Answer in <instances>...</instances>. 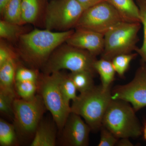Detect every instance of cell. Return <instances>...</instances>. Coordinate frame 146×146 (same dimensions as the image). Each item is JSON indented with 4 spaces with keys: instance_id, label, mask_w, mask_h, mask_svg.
Masks as SVG:
<instances>
[{
    "instance_id": "cell-3",
    "label": "cell",
    "mask_w": 146,
    "mask_h": 146,
    "mask_svg": "<svg viewBox=\"0 0 146 146\" xmlns=\"http://www.w3.org/2000/svg\"><path fill=\"white\" fill-rule=\"evenodd\" d=\"M132 106L121 100H112L103 119L102 126L117 138H138L143 129Z\"/></svg>"
},
{
    "instance_id": "cell-6",
    "label": "cell",
    "mask_w": 146,
    "mask_h": 146,
    "mask_svg": "<svg viewBox=\"0 0 146 146\" xmlns=\"http://www.w3.org/2000/svg\"><path fill=\"white\" fill-rule=\"evenodd\" d=\"M37 92L42 97L46 109L50 112L58 129L61 131L71 108L60 91L58 72L50 74H40Z\"/></svg>"
},
{
    "instance_id": "cell-5",
    "label": "cell",
    "mask_w": 146,
    "mask_h": 146,
    "mask_svg": "<svg viewBox=\"0 0 146 146\" xmlns=\"http://www.w3.org/2000/svg\"><path fill=\"white\" fill-rule=\"evenodd\" d=\"M141 27V23L122 21L110 30L104 35V47L101 58L111 61L119 55L136 52Z\"/></svg>"
},
{
    "instance_id": "cell-15",
    "label": "cell",
    "mask_w": 146,
    "mask_h": 146,
    "mask_svg": "<svg viewBox=\"0 0 146 146\" xmlns=\"http://www.w3.org/2000/svg\"><path fill=\"white\" fill-rule=\"evenodd\" d=\"M112 5L123 21L128 23H140V11L133 0H105Z\"/></svg>"
},
{
    "instance_id": "cell-27",
    "label": "cell",
    "mask_w": 146,
    "mask_h": 146,
    "mask_svg": "<svg viewBox=\"0 0 146 146\" xmlns=\"http://www.w3.org/2000/svg\"><path fill=\"white\" fill-rule=\"evenodd\" d=\"M17 98L16 95L0 91V112L2 115L13 119V102Z\"/></svg>"
},
{
    "instance_id": "cell-12",
    "label": "cell",
    "mask_w": 146,
    "mask_h": 146,
    "mask_svg": "<svg viewBox=\"0 0 146 146\" xmlns=\"http://www.w3.org/2000/svg\"><path fill=\"white\" fill-rule=\"evenodd\" d=\"M66 43L86 50L95 56L101 55L104 47V35L85 29H75Z\"/></svg>"
},
{
    "instance_id": "cell-26",
    "label": "cell",
    "mask_w": 146,
    "mask_h": 146,
    "mask_svg": "<svg viewBox=\"0 0 146 146\" xmlns=\"http://www.w3.org/2000/svg\"><path fill=\"white\" fill-rule=\"evenodd\" d=\"M40 75L37 69H29L19 64L16 69L15 81H30L38 83Z\"/></svg>"
},
{
    "instance_id": "cell-29",
    "label": "cell",
    "mask_w": 146,
    "mask_h": 146,
    "mask_svg": "<svg viewBox=\"0 0 146 146\" xmlns=\"http://www.w3.org/2000/svg\"><path fill=\"white\" fill-rule=\"evenodd\" d=\"M100 138L98 146H114L117 145L119 138L107 129L102 126L100 129Z\"/></svg>"
},
{
    "instance_id": "cell-19",
    "label": "cell",
    "mask_w": 146,
    "mask_h": 146,
    "mask_svg": "<svg viewBox=\"0 0 146 146\" xmlns=\"http://www.w3.org/2000/svg\"><path fill=\"white\" fill-rule=\"evenodd\" d=\"M23 25L10 23L4 20L0 21V37L1 39L10 42L19 40L21 35L27 33Z\"/></svg>"
},
{
    "instance_id": "cell-31",
    "label": "cell",
    "mask_w": 146,
    "mask_h": 146,
    "mask_svg": "<svg viewBox=\"0 0 146 146\" xmlns=\"http://www.w3.org/2000/svg\"><path fill=\"white\" fill-rule=\"evenodd\" d=\"M129 138H123L119 139L117 145L119 146H133V144L129 140Z\"/></svg>"
},
{
    "instance_id": "cell-32",
    "label": "cell",
    "mask_w": 146,
    "mask_h": 146,
    "mask_svg": "<svg viewBox=\"0 0 146 146\" xmlns=\"http://www.w3.org/2000/svg\"><path fill=\"white\" fill-rule=\"evenodd\" d=\"M10 0H0V13L1 14L7 3Z\"/></svg>"
},
{
    "instance_id": "cell-8",
    "label": "cell",
    "mask_w": 146,
    "mask_h": 146,
    "mask_svg": "<svg viewBox=\"0 0 146 146\" xmlns=\"http://www.w3.org/2000/svg\"><path fill=\"white\" fill-rule=\"evenodd\" d=\"M84 10L77 0H52L45 8V28L57 31L75 28Z\"/></svg>"
},
{
    "instance_id": "cell-17",
    "label": "cell",
    "mask_w": 146,
    "mask_h": 146,
    "mask_svg": "<svg viewBox=\"0 0 146 146\" xmlns=\"http://www.w3.org/2000/svg\"><path fill=\"white\" fill-rule=\"evenodd\" d=\"M45 0H22L23 20L25 24H33L39 18Z\"/></svg>"
},
{
    "instance_id": "cell-1",
    "label": "cell",
    "mask_w": 146,
    "mask_h": 146,
    "mask_svg": "<svg viewBox=\"0 0 146 146\" xmlns=\"http://www.w3.org/2000/svg\"><path fill=\"white\" fill-rule=\"evenodd\" d=\"M74 31L35 29L27 32L18 40V55L32 68L42 69L55 50L66 42Z\"/></svg>"
},
{
    "instance_id": "cell-9",
    "label": "cell",
    "mask_w": 146,
    "mask_h": 146,
    "mask_svg": "<svg viewBox=\"0 0 146 146\" xmlns=\"http://www.w3.org/2000/svg\"><path fill=\"white\" fill-rule=\"evenodd\" d=\"M122 21L117 11L105 1L85 9L75 29L89 30L104 35Z\"/></svg>"
},
{
    "instance_id": "cell-13",
    "label": "cell",
    "mask_w": 146,
    "mask_h": 146,
    "mask_svg": "<svg viewBox=\"0 0 146 146\" xmlns=\"http://www.w3.org/2000/svg\"><path fill=\"white\" fill-rule=\"evenodd\" d=\"M42 119L33 136L31 146H55L56 145V129L54 124Z\"/></svg>"
},
{
    "instance_id": "cell-25",
    "label": "cell",
    "mask_w": 146,
    "mask_h": 146,
    "mask_svg": "<svg viewBox=\"0 0 146 146\" xmlns=\"http://www.w3.org/2000/svg\"><path fill=\"white\" fill-rule=\"evenodd\" d=\"M136 2L140 11L141 23L143 28L144 39L143 45L137 49L136 52L146 64V0H136Z\"/></svg>"
},
{
    "instance_id": "cell-4",
    "label": "cell",
    "mask_w": 146,
    "mask_h": 146,
    "mask_svg": "<svg viewBox=\"0 0 146 146\" xmlns=\"http://www.w3.org/2000/svg\"><path fill=\"white\" fill-rule=\"evenodd\" d=\"M96 57L86 50L65 42L55 50L42 69L43 73L47 74L63 70L71 72L87 71L95 74Z\"/></svg>"
},
{
    "instance_id": "cell-28",
    "label": "cell",
    "mask_w": 146,
    "mask_h": 146,
    "mask_svg": "<svg viewBox=\"0 0 146 146\" xmlns=\"http://www.w3.org/2000/svg\"><path fill=\"white\" fill-rule=\"evenodd\" d=\"M18 53L16 52L4 39H1L0 42V65L11 59H18Z\"/></svg>"
},
{
    "instance_id": "cell-18",
    "label": "cell",
    "mask_w": 146,
    "mask_h": 146,
    "mask_svg": "<svg viewBox=\"0 0 146 146\" xmlns=\"http://www.w3.org/2000/svg\"><path fill=\"white\" fill-rule=\"evenodd\" d=\"M1 14L4 21L18 25L25 24L23 18L22 0H10Z\"/></svg>"
},
{
    "instance_id": "cell-33",
    "label": "cell",
    "mask_w": 146,
    "mask_h": 146,
    "mask_svg": "<svg viewBox=\"0 0 146 146\" xmlns=\"http://www.w3.org/2000/svg\"><path fill=\"white\" fill-rule=\"evenodd\" d=\"M143 134L144 138L146 141V122L144 124V127L143 129Z\"/></svg>"
},
{
    "instance_id": "cell-22",
    "label": "cell",
    "mask_w": 146,
    "mask_h": 146,
    "mask_svg": "<svg viewBox=\"0 0 146 146\" xmlns=\"http://www.w3.org/2000/svg\"><path fill=\"white\" fill-rule=\"evenodd\" d=\"M17 132L14 125L0 119V146H13L18 145Z\"/></svg>"
},
{
    "instance_id": "cell-7",
    "label": "cell",
    "mask_w": 146,
    "mask_h": 146,
    "mask_svg": "<svg viewBox=\"0 0 146 146\" xmlns=\"http://www.w3.org/2000/svg\"><path fill=\"white\" fill-rule=\"evenodd\" d=\"M46 110L42 97L39 94L28 100L19 98L15 99L13 120L17 134L23 137L34 136Z\"/></svg>"
},
{
    "instance_id": "cell-16",
    "label": "cell",
    "mask_w": 146,
    "mask_h": 146,
    "mask_svg": "<svg viewBox=\"0 0 146 146\" xmlns=\"http://www.w3.org/2000/svg\"><path fill=\"white\" fill-rule=\"evenodd\" d=\"M94 68L100 77L102 87L104 89H111L116 73L111 61L103 58L97 59L94 64Z\"/></svg>"
},
{
    "instance_id": "cell-20",
    "label": "cell",
    "mask_w": 146,
    "mask_h": 146,
    "mask_svg": "<svg viewBox=\"0 0 146 146\" xmlns=\"http://www.w3.org/2000/svg\"><path fill=\"white\" fill-rule=\"evenodd\" d=\"M68 74L80 93L86 92L95 86L94 80L95 74L94 73L81 71L71 72Z\"/></svg>"
},
{
    "instance_id": "cell-23",
    "label": "cell",
    "mask_w": 146,
    "mask_h": 146,
    "mask_svg": "<svg viewBox=\"0 0 146 146\" xmlns=\"http://www.w3.org/2000/svg\"><path fill=\"white\" fill-rule=\"evenodd\" d=\"M38 83L33 82H16L15 89L18 98L24 100L34 98L38 91Z\"/></svg>"
},
{
    "instance_id": "cell-11",
    "label": "cell",
    "mask_w": 146,
    "mask_h": 146,
    "mask_svg": "<svg viewBox=\"0 0 146 146\" xmlns=\"http://www.w3.org/2000/svg\"><path fill=\"white\" fill-rule=\"evenodd\" d=\"M91 131L89 126L80 116L71 112L60 131V145L88 146Z\"/></svg>"
},
{
    "instance_id": "cell-30",
    "label": "cell",
    "mask_w": 146,
    "mask_h": 146,
    "mask_svg": "<svg viewBox=\"0 0 146 146\" xmlns=\"http://www.w3.org/2000/svg\"><path fill=\"white\" fill-rule=\"evenodd\" d=\"M84 9L91 7L105 1V0H77Z\"/></svg>"
},
{
    "instance_id": "cell-2",
    "label": "cell",
    "mask_w": 146,
    "mask_h": 146,
    "mask_svg": "<svg viewBox=\"0 0 146 146\" xmlns=\"http://www.w3.org/2000/svg\"><path fill=\"white\" fill-rule=\"evenodd\" d=\"M112 100L111 89H104L102 85L80 93L72 101L71 112L80 116L94 131L100 130L103 119Z\"/></svg>"
},
{
    "instance_id": "cell-24",
    "label": "cell",
    "mask_w": 146,
    "mask_h": 146,
    "mask_svg": "<svg viewBox=\"0 0 146 146\" xmlns=\"http://www.w3.org/2000/svg\"><path fill=\"white\" fill-rule=\"evenodd\" d=\"M137 53L119 55L111 60L116 73L121 77L124 76L131 62L138 56Z\"/></svg>"
},
{
    "instance_id": "cell-21",
    "label": "cell",
    "mask_w": 146,
    "mask_h": 146,
    "mask_svg": "<svg viewBox=\"0 0 146 146\" xmlns=\"http://www.w3.org/2000/svg\"><path fill=\"white\" fill-rule=\"evenodd\" d=\"M58 84L60 91L65 101L70 104L77 97V90L74 84L68 74H63L60 71L58 72Z\"/></svg>"
},
{
    "instance_id": "cell-10",
    "label": "cell",
    "mask_w": 146,
    "mask_h": 146,
    "mask_svg": "<svg viewBox=\"0 0 146 146\" xmlns=\"http://www.w3.org/2000/svg\"><path fill=\"white\" fill-rule=\"evenodd\" d=\"M112 100L130 104L138 111L146 107V64L142 61L131 81L116 86L111 91Z\"/></svg>"
},
{
    "instance_id": "cell-14",
    "label": "cell",
    "mask_w": 146,
    "mask_h": 146,
    "mask_svg": "<svg viewBox=\"0 0 146 146\" xmlns=\"http://www.w3.org/2000/svg\"><path fill=\"white\" fill-rule=\"evenodd\" d=\"M18 64L17 59H12L0 65V91L17 96L15 76Z\"/></svg>"
}]
</instances>
